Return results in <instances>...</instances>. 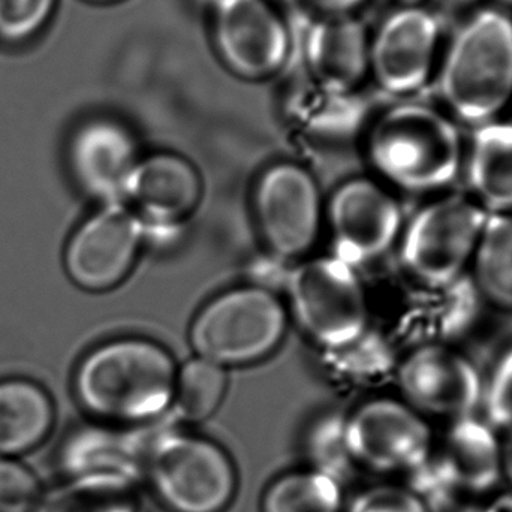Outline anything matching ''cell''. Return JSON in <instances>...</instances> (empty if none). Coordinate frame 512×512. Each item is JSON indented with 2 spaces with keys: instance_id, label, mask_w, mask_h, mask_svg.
Returning a JSON list of instances; mask_svg holds the SVG:
<instances>
[{
  "instance_id": "cell-3",
  "label": "cell",
  "mask_w": 512,
  "mask_h": 512,
  "mask_svg": "<svg viewBox=\"0 0 512 512\" xmlns=\"http://www.w3.org/2000/svg\"><path fill=\"white\" fill-rule=\"evenodd\" d=\"M439 92L453 116L469 125L493 122L512 101V20L498 9L472 15L454 36Z\"/></svg>"
},
{
  "instance_id": "cell-21",
  "label": "cell",
  "mask_w": 512,
  "mask_h": 512,
  "mask_svg": "<svg viewBox=\"0 0 512 512\" xmlns=\"http://www.w3.org/2000/svg\"><path fill=\"white\" fill-rule=\"evenodd\" d=\"M56 423L50 394L29 379L0 381V456L15 457L38 448Z\"/></svg>"
},
{
  "instance_id": "cell-12",
  "label": "cell",
  "mask_w": 512,
  "mask_h": 512,
  "mask_svg": "<svg viewBox=\"0 0 512 512\" xmlns=\"http://www.w3.org/2000/svg\"><path fill=\"white\" fill-rule=\"evenodd\" d=\"M403 399L423 417L456 421L475 415L484 381L475 364L451 345L415 346L397 367Z\"/></svg>"
},
{
  "instance_id": "cell-22",
  "label": "cell",
  "mask_w": 512,
  "mask_h": 512,
  "mask_svg": "<svg viewBox=\"0 0 512 512\" xmlns=\"http://www.w3.org/2000/svg\"><path fill=\"white\" fill-rule=\"evenodd\" d=\"M423 289L426 294L412 312L417 346L450 345L474 324L483 300L469 274L441 288Z\"/></svg>"
},
{
  "instance_id": "cell-24",
  "label": "cell",
  "mask_w": 512,
  "mask_h": 512,
  "mask_svg": "<svg viewBox=\"0 0 512 512\" xmlns=\"http://www.w3.org/2000/svg\"><path fill=\"white\" fill-rule=\"evenodd\" d=\"M33 512H140L135 483L113 475H75L45 490Z\"/></svg>"
},
{
  "instance_id": "cell-1",
  "label": "cell",
  "mask_w": 512,
  "mask_h": 512,
  "mask_svg": "<svg viewBox=\"0 0 512 512\" xmlns=\"http://www.w3.org/2000/svg\"><path fill=\"white\" fill-rule=\"evenodd\" d=\"M177 372L176 361L158 343L113 340L93 349L78 364L75 396L99 420L149 423L173 406Z\"/></svg>"
},
{
  "instance_id": "cell-19",
  "label": "cell",
  "mask_w": 512,
  "mask_h": 512,
  "mask_svg": "<svg viewBox=\"0 0 512 512\" xmlns=\"http://www.w3.org/2000/svg\"><path fill=\"white\" fill-rule=\"evenodd\" d=\"M150 441L108 426L77 430L62 451L63 468L75 475H113L137 483L144 475Z\"/></svg>"
},
{
  "instance_id": "cell-27",
  "label": "cell",
  "mask_w": 512,
  "mask_h": 512,
  "mask_svg": "<svg viewBox=\"0 0 512 512\" xmlns=\"http://www.w3.org/2000/svg\"><path fill=\"white\" fill-rule=\"evenodd\" d=\"M307 456L313 471L342 484L354 472L355 463L346 444V417L325 415L307 433Z\"/></svg>"
},
{
  "instance_id": "cell-25",
  "label": "cell",
  "mask_w": 512,
  "mask_h": 512,
  "mask_svg": "<svg viewBox=\"0 0 512 512\" xmlns=\"http://www.w3.org/2000/svg\"><path fill=\"white\" fill-rule=\"evenodd\" d=\"M342 507V484L313 469L276 478L261 502V512H340Z\"/></svg>"
},
{
  "instance_id": "cell-16",
  "label": "cell",
  "mask_w": 512,
  "mask_h": 512,
  "mask_svg": "<svg viewBox=\"0 0 512 512\" xmlns=\"http://www.w3.org/2000/svg\"><path fill=\"white\" fill-rule=\"evenodd\" d=\"M369 45V32L355 15L316 17L303 45L312 84L330 92H354L369 75Z\"/></svg>"
},
{
  "instance_id": "cell-15",
  "label": "cell",
  "mask_w": 512,
  "mask_h": 512,
  "mask_svg": "<svg viewBox=\"0 0 512 512\" xmlns=\"http://www.w3.org/2000/svg\"><path fill=\"white\" fill-rule=\"evenodd\" d=\"M69 167L75 182L104 204L123 203L126 185L140 161L137 141L122 123L93 119L72 135Z\"/></svg>"
},
{
  "instance_id": "cell-13",
  "label": "cell",
  "mask_w": 512,
  "mask_h": 512,
  "mask_svg": "<svg viewBox=\"0 0 512 512\" xmlns=\"http://www.w3.org/2000/svg\"><path fill=\"white\" fill-rule=\"evenodd\" d=\"M439 33L432 12L420 5L400 6L370 36L369 74L388 95H414L432 75Z\"/></svg>"
},
{
  "instance_id": "cell-23",
  "label": "cell",
  "mask_w": 512,
  "mask_h": 512,
  "mask_svg": "<svg viewBox=\"0 0 512 512\" xmlns=\"http://www.w3.org/2000/svg\"><path fill=\"white\" fill-rule=\"evenodd\" d=\"M468 274L481 300L512 312V213H489Z\"/></svg>"
},
{
  "instance_id": "cell-4",
  "label": "cell",
  "mask_w": 512,
  "mask_h": 512,
  "mask_svg": "<svg viewBox=\"0 0 512 512\" xmlns=\"http://www.w3.org/2000/svg\"><path fill=\"white\" fill-rule=\"evenodd\" d=\"M144 477L173 512H224L237 492L236 466L227 451L188 433L150 441Z\"/></svg>"
},
{
  "instance_id": "cell-9",
  "label": "cell",
  "mask_w": 512,
  "mask_h": 512,
  "mask_svg": "<svg viewBox=\"0 0 512 512\" xmlns=\"http://www.w3.org/2000/svg\"><path fill=\"white\" fill-rule=\"evenodd\" d=\"M212 39L224 65L243 80H267L288 62L291 32L270 0H213Z\"/></svg>"
},
{
  "instance_id": "cell-5",
  "label": "cell",
  "mask_w": 512,
  "mask_h": 512,
  "mask_svg": "<svg viewBox=\"0 0 512 512\" xmlns=\"http://www.w3.org/2000/svg\"><path fill=\"white\" fill-rule=\"evenodd\" d=\"M286 325L282 301L267 289H231L206 304L192 322V348L197 357L225 369L245 366L273 354Z\"/></svg>"
},
{
  "instance_id": "cell-17",
  "label": "cell",
  "mask_w": 512,
  "mask_h": 512,
  "mask_svg": "<svg viewBox=\"0 0 512 512\" xmlns=\"http://www.w3.org/2000/svg\"><path fill=\"white\" fill-rule=\"evenodd\" d=\"M203 197L200 174L188 159L156 153L140 159L126 185L123 203L138 216L159 224L185 221Z\"/></svg>"
},
{
  "instance_id": "cell-33",
  "label": "cell",
  "mask_w": 512,
  "mask_h": 512,
  "mask_svg": "<svg viewBox=\"0 0 512 512\" xmlns=\"http://www.w3.org/2000/svg\"><path fill=\"white\" fill-rule=\"evenodd\" d=\"M465 512H512V490L510 493L496 496L481 507L469 508Z\"/></svg>"
},
{
  "instance_id": "cell-31",
  "label": "cell",
  "mask_w": 512,
  "mask_h": 512,
  "mask_svg": "<svg viewBox=\"0 0 512 512\" xmlns=\"http://www.w3.org/2000/svg\"><path fill=\"white\" fill-rule=\"evenodd\" d=\"M348 512H429L408 487L375 486L355 496Z\"/></svg>"
},
{
  "instance_id": "cell-6",
  "label": "cell",
  "mask_w": 512,
  "mask_h": 512,
  "mask_svg": "<svg viewBox=\"0 0 512 512\" xmlns=\"http://www.w3.org/2000/svg\"><path fill=\"white\" fill-rule=\"evenodd\" d=\"M489 213L466 195L421 207L400 234V255L421 288H441L469 271Z\"/></svg>"
},
{
  "instance_id": "cell-7",
  "label": "cell",
  "mask_w": 512,
  "mask_h": 512,
  "mask_svg": "<svg viewBox=\"0 0 512 512\" xmlns=\"http://www.w3.org/2000/svg\"><path fill=\"white\" fill-rule=\"evenodd\" d=\"M292 312L319 345L345 349L369 325L366 292L343 258H316L295 268L289 282Z\"/></svg>"
},
{
  "instance_id": "cell-37",
  "label": "cell",
  "mask_w": 512,
  "mask_h": 512,
  "mask_svg": "<svg viewBox=\"0 0 512 512\" xmlns=\"http://www.w3.org/2000/svg\"><path fill=\"white\" fill-rule=\"evenodd\" d=\"M92 2H101V3H105V2H114V0H92Z\"/></svg>"
},
{
  "instance_id": "cell-29",
  "label": "cell",
  "mask_w": 512,
  "mask_h": 512,
  "mask_svg": "<svg viewBox=\"0 0 512 512\" xmlns=\"http://www.w3.org/2000/svg\"><path fill=\"white\" fill-rule=\"evenodd\" d=\"M57 0H0V39L23 42L41 32Z\"/></svg>"
},
{
  "instance_id": "cell-18",
  "label": "cell",
  "mask_w": 512,
  "mask_h": 512,
  "mask_svg": "<svg viewBox=\"0 0 512 512\" xmlns=\"http://www.w3.org/2000/svg\"><path fill=\"white\" fill-rule=\"evenodd\" d=\"M433 456L462 495H486L501 483V439L477 415L451 421Z\"/></svg>"
},
{
  "instance_id": "cell-2",
  "label": "cell",
  "mask_w": 512,
  "mask_h": 512,
  "mask_svg": "<svg viewBox=\"0 0 512 512\" xmlns=\"http://www.w3.org/2000/svg\"><path fill=\"white\" fill-rule=\"evenodd\" d=\"M367 156L385 182L402 191L439 192L459 176L465 146L447 114L418 102L403 101L373 122Z\"/></svg>"
},
{
  "instance_id": "cell-8",
  "label": "cell",
  "mask_w": 512,
  "mask_h": 512,
  "mask_svg": "<svg viewBox=\"0 0 512 512\" xmlns=\"http://www.w3.org/2000/svg\"><path fill=\"white\" fill-rule=\"evenodd\" d=\"M346 444L355 466L409 474L432 454L435 439L426 418L405 400L376 397L346 417Z\"/></svg>"
},
{
  "instance_id": "cell-32",
  "label": "cell",
  "mask_w": 512,
  "mask_h": 512,
  "mask_svg": "<svg viewBox=\"0 0 512 512\" xmlns=\"http://www.w3.org/2000/svg\"><path fill=\"white\" fill-rule=\"evenodd\" d=\"M318 17H342L355 15L367 0H304Z\"/></svg>"
},
{
  "instance_id": "cell-14",
  "label": "cell",
  "mask_w": 512,
  "mask_h": 512,
  "mask_svg": "<svg viewBox=\"0 0 512 512\" xmlns=\"http://www.w3.org/2000/svg\"><path fill=\"white\" fill-rule=\"evenodd\" d=\"M328 225L345 261H372L390 251L403 230L396 198L370 179L343 183L327 207Z\"/></svg>"
},
{
  "instance_id": "cell-35",
  "label": "cell",
  "mask_w": 512,
  "mask_h": 512,
  "mask_svg": "<svg viewBox=\"0 0 512 512\" xmlns=\"http://www.w3.org/2000/svg\"><path fill=\"white\" fill-rule=\"evenodd\" d=\"M397 2L402 3V6H415L420 5L423 0H397Z\"/></svg>"
},
{
  "instance_id": "cell-11",
  "label": "cell",
  "mask_w": 512,
  "mask_h": 512,
  "mask_svg": "<svg viewBox=\"0 0 512 512\" xmlns=\"http://www.w3.org/2000/svg\"><path fill=\"white\" fill-rule=\"evenodd\" d=\"M255 216L265 242L283 258L306 255L322 224V201L309 171L291 162L268 168L255 188Z\"/></svg>"
},
{
  "instance_id": "cell-34",
  "label": "cell",
  "mask_w": 512,
  "mask_h": 512,
  "mask_svg": "<svg viewBox=\"0 0 512 512\" xmlns=\"http://www.w3.org/2000/svg\"><path fill=\"white\" fill-rule=\"evenodd\" d=\"M502 478L508 481L512 489V430H508L504 441H501Z\"/></svg>"
},
{
  "instance_id": "cell-30",
  "label": "cell",
  "mask_w": 512,
  "mask_h": 512,
  "mask_svg": "<svg viewBox=\"0 0 512 512\" xmlns=\"http://www.w3.org/2000/svg\"><path fill=\"white\" fill-rule=\"evenodd\" d=\"M484 420L495 430H512V346L493 367L489 381L484 382Z\"/></svg>"
},
{
  "instance_id": "cell-20",
  "label": "cell",
  "mask_w": 512,
  "mask_h": 512,
  "mask_svg": "<svg viewBox=\"0 0 512 512\" xmlns=\"http://www.w3.org/2000/svg\"><path fill=\"white\" fill-rule=\"evenodd\" d=\"M463 167L475 203L487 213H512V122L477 126Z\"/></svg>"
},
{
  "instance_id": "cell-26",
  "label": "cell",
  "mask_w": 512,
  "mask_h": 512,
  "mask_svg": "<svg viewBox=\"0 0 512 512\" xmlns=\"http://www.w3.org/2000/svg\"><path fill=\"white\" fill-rule=\"evenodd\" d=\"M228 376L225 367L197 357L177 372L173 406L182 420H209L224 402Z\"/></svg>"
},
{
  "instance_id": "cell-36",
  "label": "cell",
  "mask_w": 512,
  "mask_h": 512,
  "mask_svg": "<svg viewBox=\"0 0 512 512\" xmlns=\"http://www.w3.org/2000/svg\"><path fill=\"white\" fill-rule=\"evenodd\" d=\"M499 2L505 3V5H511L512 6V0H499Z\"/></svg>"
},
{
  "instance_id": "cell-10",
  "label": "cell",
  "mask_w": 512,
  "mask_h": 512,
  "mask_svg": "<svg viewBox=\"0 0 512 512\" xmlns=\"http://www.w3.org/2000/svg\"><path fill=\"white\" fill-rule=\"evenodd\" d=\"M141 240V219L125 203L104 204L66 243V274L84 291L116 288L134 268Z\"/></svg>"
},
{
  "instance_id": "cell-28",
  "label": "cell",
  "mask_w": 512,
  "mask_h": 512,
  "mask_svg": "<svg viewBox=\"0 0 512 512\" xmlns=\"http://www.w3.org/2000/svg\"><path fill=\"white\" fill-rule=\"evenodd\" d=\"M44 492L29 466L15 457L0 456V512H33Z\"/></svg>"
}]
</instances>
